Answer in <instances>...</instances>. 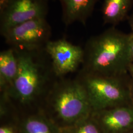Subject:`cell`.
I'll return each mask as SVG.
<instances>
[{
	"label": "cell",
	"mask_w": 133,
	"mask_h": 133,
	"mask_svg": "<svg viewBox=\"0 0 133 133\" xmlns=\"http://www.w3.org/2000/svg\"><path fill=\"white\" fill-rule=\"evenodd\" d=\"M133 36L111 26L91 37L84 48L83 72L106 76L128 74Z\"/></svg>",
	"instance_id": "obj_1"
},
{
	"label": "cell",
	"mask_w": 133,
	"mask_h": 133,
	"mask_svg": "<svg viewBox=\"0 0 133 133\" xmlns=\"http://www.w3.org/2000/svg\"><path fill=\"white\" fill-rule=\"evenodd\" d=\"M79 80L85 89L93 112L133 105L130 97L132 78L128 73L106 76L82 72Z\"/></svg>",
	"instance_id": "obj_2"
},
{
	"label": "cell",
	"mask_w": 133,
	"mask_h": 133,
	"mask_svg": "<svg viewBox=\"0 0 133 133\" xmlns=\"http://www.w3.org/2000/svg\"><path fill=\"white\" fill-rule=\"evenodd\" d=\"M48 104L53 116L66 124L65 127L90 117L93 112L85 89L79 79L56 86L51 92Z\"/></svg>",
	"instance_id": "obj_3"
},
{
	"label": "cell",
	"mask_w": 133,
	"mask_h": 133,
	"mask_svg": "<svg viewBox=\"0 0 133 133\" xmlns=\"http://www.w3.org/2000/svg\"><path fill=\"white\" fill-rule=\"evenodd\" d=\"M14 51L18 61V71L8 93L21 104L26 105L35 100L43 89L44 78L42 66L37 58L41 51Z\"/></svg>",
	"instance_id": "obj_4"
},
{
	"label": "cell",
	"mask_w": 133,
	"mask_h": 133,
	"mask_svg": "<svg viewBox=\"0 0 133 133\" xmlns=\"http://www.w3.org/2000/svg\"><path fill=\"white\" fill-rule=\"evenodd\" d=\"M51 27L46 18L31 20L0 32L5 43L14 50L38 52L50 41Z\"/></svg>",
	"instance_id": "obj_5"
},
{
	"label": "cell",
	"mask_w": 133,
	"mask_h": 133,
	"mask_svg": "<svg viewBox=\"0 0 133 133\" xmlns=\"http://www.w3.org/2000/svg\"><path fill=\"white\" fill-rule=\"evenodd\" d=\"M49 0H0V32L33 19L46 18Z\"/></svg>",
	"instance_id": "obj_6"
},
{
	"label": "cell",
	"mask_w": 133,
	"mask_h": 133,
	"mask_svg": "<svg viewBox=\"0 0 133 133\" xmlns=\"http://www.w3.org/2000/svg\"><path fill=\"white\" fill-rule=\"evenodd\" d=\"M45 51L50 57L53 70L58 76L74 72L84 61V48L64 38L50 40Z\"/></svg>",
	"instance_id": "obj_7"
},
{
	"label": "cell",
	"mask_w": 133,
	"mask_h": 133,
	"mask_svg": "<svg viewBox=\"0 0 133 133\" xmlns=\"http://www.w3.org/2000/svg\"><path fill=\"white\" fill-rule=\"evenodd\" d=\"M91 115L103 133H128L133 131V105L95 111Z\"/></svg>",
	"instance_id": "obj_8"
},
{
	"label": "cell",
	"mask_w": 133,
	"mask_h": 133,
	"mask_svg": "<svg viewBox=\"0 0 133 133\" xmlns=\"http://www.w3.org/2000/svg\"><path fill=\"white\" fill-rule=\"evenodd\" d=\"M58 1L62 10V21L65 26L75 23L85 26L99 0H52Z\"/></svg>",
	"instance_id": "obj_9"
},
{
	"label": "cell",
	"mask_w": 133,
	"mask_h": 133,
	"mask_svg": "<svg viewBox=\"0 0 133 133\" xmlns=\"http://www.w3.org/2000/svg\"><path fill=\"white\" fill-rule=\"evenodd\" d=\"M133 0H103L102 15L105 25L116 26L127 19Z\"/></svg>",
	"instance_id": "obj_10"
},
{
	"label": "cell",
	"mask_w": 133,
	"mask_h": 133,
	"mask_svg": "<svg viewBox=\"0 0 133 133\" xmlns=\"http://www.w3.org/2000/svg\"><path fill=\"white\" fill-rule=\"evenodd\" d=\"M18 61L14 49L10 48L0 53L1 88L7 93L11 88L18 71Z\"/></svg>",
	"instance_id": "obj_11"
},
{
	"label": "cell",
	"mask_w": 133,
	"mask_h": 133,
	"mask_svg": "<svg viewBox=\"0 0 133 133\" xmlns=\"http://www.w3.org/2000/svg\"><path fill=\"white\" fill-rule=\"evenodd\" d=\"M23 133H59L44 116H31L25 119L22 124Z\"/></svg>",
	"instance_id": "obj_12"
},
{
	"label": "cell",
	"mask_w": 133,
	"mask_h": 133,
	"mask_svg": "<svg viewBox=\"0 0 133 133\" xmlns=\"http://www.w3.org/2000/svg\"><path fill=\"white\" fill-rule=\"evenodd\" d=\"M62 133H103L98 124L91 115L70 126L63 128Z\"/></svg>",
	"instance_id": "obj_13"
},
{
	"label": "cell",
	"mask_w": 133,
	"mask_h": 133,
	"mask_svg": "<svg viewBox=\"0 0 133 133\" xmlns=\"http://www.w3.org/2000/svg\"><path fill=\"white\" fill-rule=\"evenodd\" d=\"M0 133H14L13 129L10 127L3 126L0 128Z\"/></svg>",
	"instance_id": "obj_14"
},
{
	"label": "cell",
	"mask_w": 133,
	"mask_h": 133,
	"mask_svg": "<svg viewBox=\"0 0 133 133\" xmlns=\"http://www.w3.org/2000/svg\"><path fill=\"white\" fill-rule=\"evenodd\" d=\"M128 24L131 29V33L133 34V12H132L130 15H129L127 18Z\"/></svg>",
	"instance_id": "obj_15"
},
{
	"label": "cell",
	"mask_w": 133,
	"mask_h": 133,
	"mask_svg": "<svg viewBox=\"0 0 133 133\" xmlns=\"http://www.w3.org/2000/svg\"><path fill=\"white\" fill-rule=\"evenodd\" d=\"M128 73L129 76L133 80V63H131L128 68Z\"/></svg>",
	"instance_id": "obj_16"
},
{
	"label": "cell",
	"mask_w": 133,
	"mask_h": 133,
	"mask_svg": "<svg viewBox=\"0 0 133 133\" xmlns=\"http://www.w3.org/2000/svg\"><path fill=\"white\" fill-rule=\"evenodd\" d=\"M130 55L132 63H133V36L130 43Z\"/></svg>",
	"instance_id": "obj_17"
},
{
	"label": "cell",
	"mask_w": 133,
	"mask_h": 133,
	"mask_svg": "<svg viewBox=\"0 0 133 133\" xmlns=\"http://www.w3.org/2000/svg\"><path fill=\"white\" fill-rule=\"evenodd\" d=\"M130 97L131 100L132 101V103L133 105V80L132 79L131 87H130Z\"/></svg>",
	"instance_id": "obj_18"
},
{
	"label": "cell",
	"mask_w": 133,
	"mask_h": 133,
	"mask_svg": "<svg viewBox=\"0 0 133 133\" xmlns=\"http://www.w3.org/2000/svg\"><path fill=\"white\" fill-rule=\"evenodd\" d=\"M133 133V131H131V132H129V133Z\"/></svg>",
	"instance_id": "obj_19"
}]
</instances>
